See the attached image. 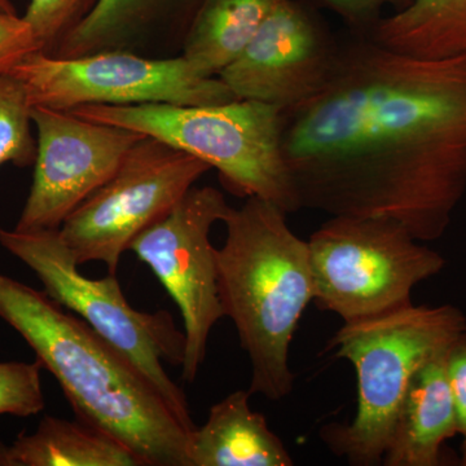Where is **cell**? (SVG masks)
I'll return each mask as SVG.
<instances>
[{"mask_svg":"<svg viewBox=\"0 0 466 466\" xmlns=\"http://www.w3.org/2000/svg\"><path fill=\"white\" fill-rule=\"evenodd\" d=\"M0 9L16 14V9H15L14 5H12L11 0H0Z\"/></svg>","mask_w":466,"mask_h":466,"instance_id":"cell-25","label":"cell"},{"mask_svg":"<svg viewBox=\"0 0 466 466\" xmlns=\"http://www.w3.org/2000/svg\"><path fill=\"white\" fill-rule=\"evenodd\" d=\"M0 247L32 269L54 302L124 354L184 424L196 429L186 394L165 370V363L182 366L186 343L167 311L148 314L135 309L126 300L116 274L96 280L81 274L58 229L18 231L0 226Z\"/></svg>","mask_w":466,"mask_h":466,"instance_id":"cell-6","label":"cell"},{"mask_svg":"<svg viewBox=\"0 0 466 466\" xmlns=\"http://www.w3.org/2000/svg\"><path fill=\"white\" fill-rule=\"evenodd\" d=\"M300 210L447 232L466 193V55L424 60L348 34L324 87L283 110Z\"/></svg>","mask_w":466,"mask_h":466,"instance_id":"cell-1","label":"cell"},{"mask_svg":"<svg viewBox=\"0 0 466 466\" xmlns=\"http://www.w3.org/2000/svg\"><path fill=\"white\" fill-rule=\"evenodd\" d=\"M464 330V312L449 303L410 305L343 323L329 348L357 372L358 406L350 424L333 422L320 429L330 452L352 466L382 465L410 380Z\"/></svg>","mask_w":466,"mask_h":466,"instance_id":"cell-5","label":"cell"},{"mask_svg":"<svg viewBox=\"0 0 466 466\" xmlns=\"http://www.w3.org/2000/svg\"><path fill=\"white\" fill-rule=\"evenodd\" d=\"M32 119L36 157L32 188L15 227L18 231L60 228L146 137L82 118L70 110L33 106Z\"/></svg>","mask_w":466,"mask_h":466,"instance_id":"cell-11","label":"cell"},{"mask_svg":"<svg viewBox=\"0 0 466 466\" xmlns=\"http://www.w3.org/2000/svg\"><path fill=\"white\" fill-rule=\"evenodd\" d=\"M271 202L247 198L229 208L217 249L218 293L251 364L248 390L284 400L294 388L289 351L303 312L315 299L309 242Z\"/></svg>","mask_w":466,"mask_h":466,"instance_id":"cell-3","label":"cell"},{"mask_svg":"<svg viewBox=\"0 0 466 466\" xmlns=\"http://www.w3.org/2000/svg\"><path fill=\"white\" fill-rule=\"evenodd\" d=\"M9 73L25 86L33 106L58 110L90 104L208 106L236 99L219 76L198 75L180 55L152 57L110 50L61 57L35 51Z\"/></svg>","mask_w":466,"mask_h":466,"instance_id":"cell-8","label":"cell"},{"mask_svg":"<svg viewBox=\"0 0 466 466\" xmlns=\"http://www.w3.org/2000/svg\"><path fill=\"white\" fill-rule=\"evenodd\" d=\"M280 0H207L193 18L180 56L207 78L241 56Z\"/></svg>","mask_w":466,"mask_h":466,"instance_id":"cell-17","label":"cell"},{"mask_svg":"<svg viewBox=\"0 0 466 466\" xmlns=\"http://www.w3.org/2000/svg\"><path fill=\"white\" fill-rule=\"evenodd\" d=\"M447 376L455 408L458 434L461 435V459L466 466V330L451 343L447 355Z\"/></svg>","mask_w":466,"mask_h":466,"instance_id":"cell-24","label":"cell"},{"mask_svg":"<svg viewBox=\"0 0 466 466\" xmlns=\"http://www.w3.org/2000/svg\"><path fill=\"white\" fill-rule=\"evenodd\" d=\"M339 47V39L311 5L280 0L241 56L219 78L236 99L293 108L327 84Z\"/></svg>","mask_w":466,"mask_h":466,"instance_id":"cell-12","label":"cell"},{"mask_svg":"<svg viewBox=\"0 0 466 466\" xmlns=\"http://www.w3.org/2000/svg\"><path fill=\"white\" fill-rule=\"evenodd\" d=\"M211 167L156 137H144L108 182L58 228L78 265L103 262L116 274L134 238L167 216Z\"/></svg>","mask_w":466,"mask_h":466,"instance_id":"cell-9","label":"cell"},{"mask_svg":"<svg viewBox=\"0 0 466 466\" xmlns=\"http://www.w3.org/2000/svg\"><path fill=\"white\" fill-rule=\"evenodd\" d=\"M370 38L424 60L466 55V0H412L380 21Z\"/></svg>","mask_w":466,"mask_h":466,"instance_id":"cell-18","label":"cell"},{"mask_svg":"<svg viewBox=\"0 0 466 466\" xmlns=\"http://www.w3.org/2000/svg\"><path fill=\"white\" fill-rule=\"evenodd\" d=\"M229 208L219 189L195 186L128 247L157 276L180 309L186 339L180 367L187 382L198 377L207 358L211 329L225 318L218 293L217 249L210 233Z\"/></svg>","mask_w":466,"mask_h":466,"instance_id":"cell-10","label":"cell"},{"mask_svg":"<svg viewBox=\"0 0 466 466\" xmlns=\"http://www.w3.org/2000/svg\"><path fill=\"white\" fill-rule=\"evenodd\" d=\"M32 108L23 82L11 73H0V167H26L35 161Z\"/></svg>","mask_w":466,"mask_h":466,"instance_id":"cell-19","label":"cell"},{"mask_svg":"<svg viewBox=\"0 0 466 466\" xmlns=\"http://www.w3.org/2000/svg\"><path fill=\"white\" fill-rule=\"evenodd\" d=\"M0 319L60 383L76 419L115 438L143 466H189L192 431L137 367L45 293L0 274Z\"/></svg>","mask_w":466,"mask_h":466,"instance_id":"cell-2","label":"cell"},{"mask_svg":"<svg viewBox=\"0 0 466 466\" xmlns=\"http://www.w3.org/2000/svg\"><path fill=\"white\" fill-rule=\"evenodd\" d=\"M41 363L0 361V415L29 417L45 408Z\"/></svg>","mask_w":466,"mask_h":466,"instance_id":"cell-21","label":"cell"},{"mask_svg":"<svg viewBox=\"0 0 466 466\" xmlns=\"http://www.w3.org/2000/svg\"><path fill=\"white\" fill-rule=\"evenodd\" d=\"M309 5L328 9L342 21L348 33L370 35L388 15L406 8L412 0H309Z\"/></svg>","mask_w":466,"mask_h":466,"instance_id":"cell-22","label":"cell"},{"mask_svg":"<svg viewBox=\"0 0 466 466\" xmlns=\"http://www.w3.org/2000/svg\"><path fill=\"white\" fill-rule=\"evenodd\" d=\"M99 0H29L23 18L41 51L52 54L66 34L78 26Z\"/></svg>","mask_w":466,"mask_h":466,"instance_id":"cell-20","label":"cell"},{"mask_svg":"<svg viewBox=\"0 0 466 466\" xmlns=\"http://www.w3.org/2000/svg\"><path fill=\"white\" fill-rule=\"evenodd\" d=\"M41 51L23 17L0 9V73H9L27 55Z\"/></svg>","mask_w":466,"mask_h":466,"instance_id":"cell-23","label":"cell"},{"mask_svg":"<svg viewBox=\"0 0 466 466\" xmlns=\"http://www.w3.org/2000/svg\"><path fill=\"white\" fill-rule=\"evenodd\" d=\"M73 115L156 137L216 168L233 195L300 210L283 152V109L235 99L208 106L90 104Z\"/></svg>","mask_w":466,"mask_h":466,"instance_id":"cell-4","label":"cell"},{"mask_svg":"<svg viewBox=\"0 0 466 466\" xmlns=\"http://www.w3.org/2000/svg\"><path fill=\"white\" fill-rule=\"evenodd\" d=\"M0 466H143L127 447L81 420L45 416L33 433L0 441Z\"/></svg>","mask_w":466,"mask_h":466,"instance_id":"cell-16","label":"cell"},{"mask_svg":"<svg viewBox=\"0 0 466 466\" xmlns=\"http://www.w3.org/2000/svg\"><path fill=\"white\" fill-rule=\"evenodd\" d=\"M450 346L435 352L410 380L382 465L438 466L441 447L458 435L447 376Z\"/></svg>","mask_w":466,"mask_h":466,"instance_id":"cell-14","label":"cell"},{"mask_svg":"<svg viewBox=\"0 0 466 466\" xmlns=\"http://www.w3.org/2000/svg\"><path fill=\"white\" fill-rule=\"evenodd\" d=\"M207 0H99L51 55L76 57L122 50L177 56L193 18Z\"/></svg>","mask_w":466,"mask_h":466,"instance_id":"cell-13","label":"cell"},{"mask_svg":"<svg viewBox=\"0 0 466 466\" xmlns=\"http://www.w3.org/2000/svg\"><path fill=\"white\" fill-rule=\"evenodd\" d=\"M249 390H236L208 410L192 431L189 466H290L283 441L250 407Z\"/></svg>","mask_w":466,"mask_h":466,"instance_id":"cell-15","label":"cell"},{"mask_svg":"<svg viewBox=\"0 0 466 466\" xmlns=\"http://www.w3.org/2000/svg\"><path fill=\"white\" fill-rule=\"evenodd\" d=\"M308 242L315 305L343 323L413 305L417 285L446 267L441 253L388 218L330 217Z\"/></svg>","mask_w":466,"mask_h":466,"instance_id":"cell-7","label":"cell"}]
</instances>
